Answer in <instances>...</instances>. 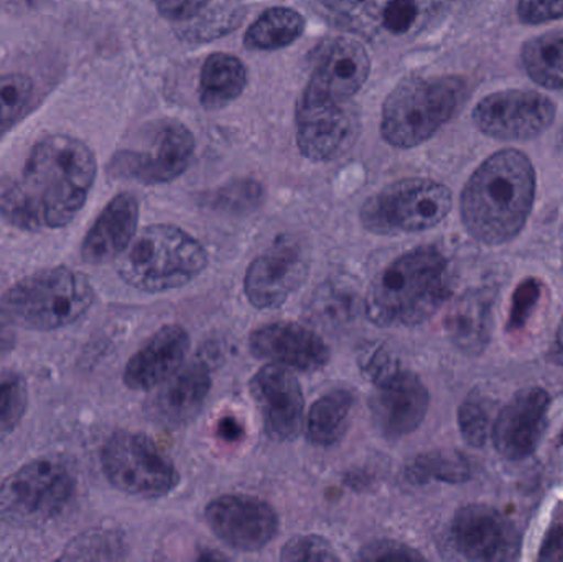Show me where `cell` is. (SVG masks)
Instances as JSON below:
<instances>
[{
  "instance_id": "6da1fadb",
  "label": "cell",
  "mask_w": 563,
  "mask_h": 562,
  "mask_svg": "<svg viewBox=\"0 0 563 562\" xmlns=\"http://www.w3.org/2000/svg\"><path fill=\"white\" fill-rule=\"evenodd\" d=\"M96 175L98 162L85 142L45 135L13 174L0 175V220L30 233L62 230L85 207Z\"/></svg>"
},
{
  "instance_id": "7a4b0ae2",
  "label": "cell",
  "mask_w": 563,
  "mask_h": 562,
  "mask_svg": "<svg viewBox=\"0 0 563 562\" xmlns=\"http://www.w3.org/2000/svg\"><path fill=\"white\" fill-rule=\"evenodd\" d=\"M534 198L531 158L512 148L496 152L476 168L463 188V227L479 243H509L528 223Z\"/></svg>"
},
{
  "instance_id": "3957f363",
  "label": "cell",
  "mask_w": 563,
  "mask_h": 562,
  "mask_svg": "<svg viewBox=\"0 0 563 562\" xmlns=\"http://www.w3.org/2000/svg\"><path fill=\"white\" fill-rule=\"evenodd\" d=\"M450 296L449 264L437 247L422 246L394 260L367 290V319L379 327L426 322Z\"/></svg>"
},
{
  "instance_id": "277c9868",
  "label": "cell",
  "mask_w": 563,
  "mask_h": 562,
  "mask_svg": "<svg viewBox=\"0 0 563 562\" xmlns=\"http://www.w3.org/2000/svg\"><path fill=\"white\" fill-rule=\"evenodd\" d=\"M207 247L175 224L145 227L119 256L118 273L128 286L145 294L180 289L208 267Z\"/></svg>"
},
{
  "instance_id": "5b68a950",
  "label": "cell",
  "mask_w": 563,
  "mask_h": 562,
  "mask_svg": "<svg viewBox=\"0 0 563 562\" xmlns=\"http://www.w3.org/2000/svg\"><path fill=\"white\" fill-rule=\"evenodd\" d=\"M95 300L96 290L86 274L55 266L16 280L3 293L0 304L13 323L53 332L81 320Z\"/></svg>"
},
{
  "instance_id": "8992f818",
  "label": "cell",
  "mask_w": 563,
  "mask_h": 562,
  "mask_svg": "<svg viewBox=\"0 0 563 562\" xmlns=\"http://www.w3.org/2000/svg\"><path fill=\"white\" fill-rule=\"evenodd\" d=\"M465 96V82L455 76L400 82L384 102L380 118L384 141L402 148L423 144L456 114Z\"/></svg>"
},
{
  "instance_id": "52a82bcc",
  "label": "cell",
  "mask_w": 563,
  "mask_h": 562,
  "mask_svg": "<svg viewBox=\"0 0 563 562\" xmlns=\"http://www.w3.org/2000/svg\"><path fill=\"white\" fill-rule=\"evenodd\" d=\"M76 495L71 469L53 458H38L0 482V520L13 527H36L55 520Z\"/></svg>"
},
{
  "instance_id": "ba28073f",
  "label": "cell",
  "mask_w": 563,
  "mask_h": 562,
  "mask_svg": "<svg viewBox=\"0 0 563 562\" xmlns=\"http://www.w3.org/2000/svg\"><path fill=\"white\" fill-rule=\"evenodd\" d=\"M452 205V191L440 181L404 178L363 205L361 224L374 234L419 233L442 223Z\"/></svg>"
},
{
  "instance_id": "9c48e42d",
  "label": "cell",
  "mask_w": 563,
  "mask_h": 562,
  "mask_svg": "<svg viewBox=\"0 0 563 562\" xmlns=\"http://www.w3.org/2000/svg\"><path fill=\"white\" fill-rule=\"evenodd\" d=\"M321 16L366 38H406L426 30L446 0H313Z\"/></svg>"
},
{
  "instance_id": "30bf717a",
  "label": "cell",
  "mask_w": 563,
  "mask_h": 562,
  "mask_svg": "<svg viewBox=\"0 0 563 562\" xmlns=\"http://www.w3.org/2000/svg\"><path fill=\"white\" fill-rule=\"evenodd\" d=\"M101 467L115 491L132 497L161 498L180 485L174 462L141 432H114L102 445Z\"/></svg>"
},
{
  "instance_id": "8fae6325",
  "label": "cell",
  "mask_w": 563,
  "mask_h": 562,
  "mask_svg": "<svg viewBox=\"0 0 563 562\" xmlns=\"http://www.w3.org/2000/svg\"><path fill=\"white\" fill-rule=\"evenodd\" d=\"M144 134L142 148H124L112 157V177L161 185L184 175L194 157V134L178 121L155 122Z\"/></svg>"
},
{
  "instance_id": "7c38bea8",
  "label": "cell",
  "mask_w": 563,
  "mask_h": 562,
  "mask_svg": "<svg viewBox=\"0 0 563 562\" xmlns=\"http://www.w3.org/2000/svg\"><path fill=\"white\" fill-rule=\"evenodd\" d=\"M297 145L305 157L330 162L346 154L360 135V114L350 101L303 91L297 104Z\"/></svg>"
},
{
  "instance_id": "4fadbf2b",
  "label": "cell",
  "mask_w": 563,
  "mask_h": 562,
  "mask_svg": "<svg viewBox=\"0 0 563 562\" xmlns=\"http://www.w3.org/2000/svg\"><path fill=\"white\" fill-rule=\"evenodd\" d=\"M558 108L548 96L531 89L493 92L476 104V129L499 141H528L554 124Z\"/></svg>"
},
{
  "instance_id": "5bb4252c",
  "label": "cell",
  "mask_w": 563,
  "mask_h": 562,
  "mask_svg": "<svg viewBox=\"0 0 563 562\" xmlns=\"http://www.w3.org/2000/svg\"><path fill=\"white\" fill-rule=\"evenodd\" d=\"M205 521L218 540L240 553H257L279 533V517L253 495H221L205 508Z\"/></svg>"
},
{
  "instance_id": "9a60e30c",
  "label": "cell",
  "mask_w": 563,
  "mask_h": 562,
  "mask_svg": "<svg viewBox=\"0 0 563 562\" xmlns=\"http://www.w3.org/2000/svg\"><path fill=\"white\" fill-rule=\"evenodd\" d=\"M369 399L374 428L389 441L406 438L419 429L429 412V389L416 373L393 366L374 379Z\"/></svg>"
},
{
  "instance_id": "2e32d148",
  "label": "cell",
  "mask_w": 563,
  "mask_h": 562,
  "mask_svg": "<svg viewBox=\"0 0 563 562\" xmlns=\"http://www.w3.org/2000/svg\"><path fill=\"white\" fill-rule=\"evenodd\" d=\"M308 271L310 260L303 247L291 238H279L247 267L244 294L256 309H277L303 286Z\"/></svg>"
},
{
  "instance_id": "e0dca14e",
  "label": "cell",
  "mask_w": 563,
  "mask_h": 562,
  "mask_svg": "<svg viewBox=\"0 0 563 562\" xmlns=\"http://www.w3.org/2000/svg\"><path fill=\"white\" fill-rule=\"evenodd\" d=\"M250 393L263 416L267 438L288 442L300 434L305 398L300 382L284 365L269 363L251 378Z\"/></svg>"
},
{
  "instance_id": "ac0fdd59",
  "label": "cell",
  "mask_w": 563,
  "mask_h": 562,
  "mask_svg": "<svg viewBox=\"0 0 563 562\" xmlns=\"http://www.w3.org/2000/svg\"><path fill=\"white\" fill-rule=\"evenodd\" d=\"M452 538L459 553L470 561L518 560L521 547L515 525L488 505H468L456 511Z\"/></svg>"
},
{
  "instance_id": "d6986e66",
  "label": "cell",
  "mask_w": 563,
  "mask_h": 562,
  "mask_svg": "<svg viewBox=\"0 0 563 562\" xmlns=\"http://www.w3.org/2000/svg\"><path fill=\"white\" fill-rule=\"evenodd\" d=\"M366 48L350 36L328 40L314 55V68L305 91L336 101H351L369 78Z\"/></svg>"
},
{
  "instance_id": "ffe728a7",
  "label": "cell",
  "mask_w": 563,
  "mask_h": 562,
  "mask_svg": "<svg viewBox=\"0 0 563 562\" xmlns=\"http://www.w3.org/2000/svg\"><path fill=\"white\" fill-rule=\"evenodd\" d=\"M551 396L545 389L531 388L518 393L499 412L493 428L496 451L509 461H522L538 448L544 434Z\"/></svg>"
},
{
  "instance_id": "44dd1931",
  "label": "cell",
  "mask_w": 563,
  "mask_h": 562,
  "mask_svg": "<svg viewBox=\"0 0 563 562\" xmlns=\"http://www.w3.org/2000/svg\"><path fill=\"white\" fill-rule=\"evenodd\" d=\"M250 350L261 360L298 370L317 372L330 362V349L320 335L291 322H274L254 330Z\"/></svg>"
},
{
  "instance_id": "7402d4cb",
  "label": "cell",
  "mask_w": 563,
  "mask_h": 562,
  "mask_svg": "<svg viewBox=\"0 0 563 562\" xmlns=\"http://www.w3.org/2000/svg\"><path fill=\"white\" fill-rule=\"evenodd\" d=\"M190 335L181 326H165L155 332L124 368V385L134 392H152L184 366Z\"/></svg>"
},
{
  "instance_id": "603a6c76",
  "label": "cell",
  "mask_w": 563,
  "mask_h": 562,
  "mask_svg": "<svg viewBox=\"0 0 563 562\" xmlns=\"http://www.w3.org/2000/svg\"><path fill=\"white\" fill-rule=\"evenodd\" d=\"M211 385L213 379L207 363H191L158 386V392L145 403V412L148 419L168 428L187 425L203 408Z\"/></svg>"
},
{
  "instance_id": "cb8c5ba5",
  "label": "cell",
  "mask_w": 563,
  "mask_h": 562,
  "mask_svg": "<svg viewBox=\"0 0 563 562\" xmlns=\"http://www.w3.org/2000/svg\"><path fill=\"white\" fill-rule=\"evenodd\" d=\"M139 200L124 191L115 195L96 218L81 243L85 263L104 264L118 260L137 233Z\"/></svg>"
},
{
  "instance_id": "d4e9b609",
  "label": "cell",
  "mask_w": 563,
  "mask_h": 562,
  "mask_svg": "<svg viewBox=\"0 0 563 562\" xmlns=\"http://www.w3.org/2000/svg\"><path fill=\"white\" fill-rule=\"evenodd\" d=\"M492 297L485 290H470L460 297L445 317V330L456 349L478 355L492 337Z\"/></svg>"
},
{
  "instance_id": "484cf974",
  "label": "cell",
  "mask_w": 563,
  "mask_h": 562,
  "mask_svg": "<svg viewBox=\"0 0 563 562\" xmlns=\"http://www.w3.org/2000/svg\"><path fill=\"white\" fill-rule=\"evenodd\" d=\"M354 403L356 398L350 389H333L318 398L308 411L307 441L318 448L338 444L350 428Z\"/></svg>"
},
{
  "instance_id": "4316f807",
  "label": "cell",
  "mask_w": 563,
  "mask_h": 562,
  "mask_svg": "<svg viewBox=\"0 0 563 562\" xmlns=\"http://www.w3.org/2000/svg\"><path fill=\"white\" fill-rule=\"evenodd\" d=\"M247 71L244 63L228 53H213L201 68L200 102L207 109H221L243 95Z\"/></svg>"
},
{
  "instance_id": "83f0119b",
  "label": "cell",
  "mask_w": 563,
  "mask_h": 562,
  "mask_svg": "<svg viewBox=\"0 0 563 562\" xmlns=\"http://www.w3.org/2000/svg\"><path fill=\"white\" fill-rule=\"evenodd\" d=\"M305 19L300 12L287 7H274L261 13L260 19L247 29L244 43L257 52H274L291 45L300 38Z\"/></svg>"
},
{
  "instance_id": "f1b7e54d",
  "label": "cell",
  "mask_w": 563,
  "mask_h": 562,
  "mask_svg": "<svg viewBox=\"0 0 563 562\" xmlns=\"http://www.w3.org/2000/svg\"><path fill=\"white\" fill-rule=\"evenodd\" d=\"M521 62L529 78L545 89H563V32L544 33L525 43Z\"/></svg>"
},
{
  "instance_id": "f546056e",
  "label": "cell",
  "mask_w": 563,
  "mask_h": 562,
  "mask_svg": "<svg viewBox=\"0 0 563 562\" xmlns=\"http://www.w3.org/2000/svg\"><path fill=\"white\" fill-rule=\"evenodd\" d=\"M404 478L416 485L430 481L463 484L470 478V465L466 459L455 451L426 452L406 465Z\"/></svg>"
},
{
  "instance_id": "4dcf8cb0",
  "label": "cell",
  "mask_w": 563,
  "mask_h": 562,
  "mask_svg": "<svg viewBox=\"0 0 563 562\" xmlns=\"http://www.w3.org/2000/svg\"><path fill=\"white\" fill-rule=\"evenodd\" d=\"M35 79L22 71L0 75V137L15 128L35 106Z\"/></svg>"
},
{
  "instance_id": "1f68e13d",
  "label": "cell",
  "mask_w": 563,
  "mask_h": 562,
  "mask_svg": "<svg viewBox=\"0 0 563 562\" xmlns=\"http://www.w3.org/2000/svg\"><path fill=\"white\" fill-rule=\"evenodd\" d=\"M29 409V385L25 376L7 370L0 372V438L19 428Z\"/></svg>"
},
{
  "instance_id": "d6a6232c",
  "label": "cell",
  "mask_w": 563,
  "mask_h": 562,
  "mask_svg": "<svg viewBox=\"0 0 563 562\" xmlns=\"http://www.w3.org/2000/svg\"><path fill=\"white\" fill-rule=\"evenodd\" d=\"M124 551V541H122L121 535L109 530H92L75 538L63 550L59 560H122Z\"/></svg>"
},
{
  "instance_id": "836d02e7",
  "label": "cell",
  "mask_w": 563,
  "mask_h": 562,
  "mask_svg": "<svg viewBox=\"0 0 563 562\" xmlns=\"http://www.w3.org/2000/svg\"><path fill=\"white\" fill-rule=\"evenodd\" d=\"M459 426L462 438L473 448H483L492 431V416L485 401L470 396L459 409Z\"/></svg>"
},
{
  "instance_id": "e575fe53",
  "label": "cell",
  "mask_w": 563,
  "mask_h": 562,
  "mask_svg": "<svg viewBox=\"0 0 563 562\" xmlns=\"http://www.w3.org/2000/svg\"><path fill=\"white\" fill-rule=\"evenodd\" d=\"M261 200H263V188L260 185L254 181H240V184L228 185L211 195L208 205L224 213L241 214L254 210Z\"/></svg>"
},
{
  "instance_id": "d590c367",
  "label": "cell",
  "mask_w": 563,
  "mask_h": 562,
  "mask_svg": "<svg viewBox=\"0 0 563 562\" xmlns=\"http://www.w3.org/2000/svg\"><path fill=\"white\" fill-rule=\"evenodd\" d=\"M282 561H340L330 541L320 535H301L288 540L282 548Z\"/></svg>"
},
{
  "instance_id": "8d00e7d4",
  "label": "cell",
  "mask_w": 563,
  "mask_h": 562,
  "mask_svg": "<svg viewBox=\"0 0 563 562\" xmlns=\"http://www.w3.org/2000/svg\"><path fill=\"white\" fill-rule=\"evenodd\" d=\"M541 297V284L536 279H528L519 284L512 296L511 313H509L508 330H519L525 327L531 317L532 310L538 306Z\"/></svg>"
},
{
  "instance_id": "74e56055",
  "label": "cell",
  "mask_w": 563,
  "mask_h": 562,
  "mask_svg": "<svg viewBox=\"0 0 563 562\" xmlns=\"http://www.w3.org/2000/svg\"><path fill=\"white\" fill-rule=\"evenodd\" d=\"M363 561H419L423 560L419 551L394 540H379L364 547L360 551Z\"/></svg>"
},
{
  "instance_id": "f35d334b",
  "label": "cell",
  "mask_w": 563,
  "mask_h": 562,
  "mask_svg": "<svg viewBox=\"0 0 563 562\" xmlns=\"http://www.w3.org/2000/svg\"><path fill=\"white\" fill-rule=\"evenodd\" d=\"M518 15L522 23L542 25L563 19V0H519Z\"/></svg>"
},
{
  "instance_id": "ab89813d",
  "label": "cell",
  "mask_w": 563,
  "mask_h": 562,
  "mask_svg": "<svg viewBox=\"0 0 563 562\" xmlns=\"http://www.w3.org/2000/svg\"><path fill=\"white\" fill-rule=\"evenodd\" d=\"M152 2L165 19L185 22L198 15L210 0H152Z\"/></svg>"
},
{
  "instance_id": "60d3db41",
  "label": "cell",
  "mask_w": 563,
  "mask_h": 562,
  "mask_svg": "<svg viewBox=\"0 0 563 562\" xmlns=\"http://www.w3.org/2000/svg\"><path fill=\"white\" fill-rule=\"evenodd\" d=\"M15 330H13V320L0 304V356L7 355L15 346Z\"/></svg>"
},
{
  "instance_id": "b9f144b4",
  "label": "cell",
  "mask_w": 563,
  "mask_h": 562,
  "mask_svg": "<svg viewBox=\"0 0 563 562\" xmlns=\"http://www.w3.org/2000/svg\"><path fill=\"white\" fill-rule=\"evenodd\" d=\"M217 434L227 442H240L244 438V428L233 416H227L218 422Z\"/></svg>"
},
{
  "instance_id": "7bdbcfd3",
  "label": "cell",
  "mask_w": 563,
  "mask_h": 562,
  "mask_svg": "<svg viewBox=\"0 0 563 562\" xmlns=\"http://www.w3.org/2000/svg\"><path fill=\"white\" fill-rule=\"evenodd\" d=\"M541 560H563V531L559 528H555L545 540L544 547H542Z\"/></svg>"
},
{
  "instance_id": "ee69618b",
  "label": "cell",
  "mask_w": 563,
  "mask_h": 562,
  "mask_svg": "<svg viewBox=\"0 0 563 562\" xmlns=\"http://www.w3.org/2000/svg\"><path fill=\"white\" fill-rule=\"evenodd\" d=\"M551 360L558 365H563V319L555 335L554 345L551 349Z\"/></svg>"
}]
</instances>
